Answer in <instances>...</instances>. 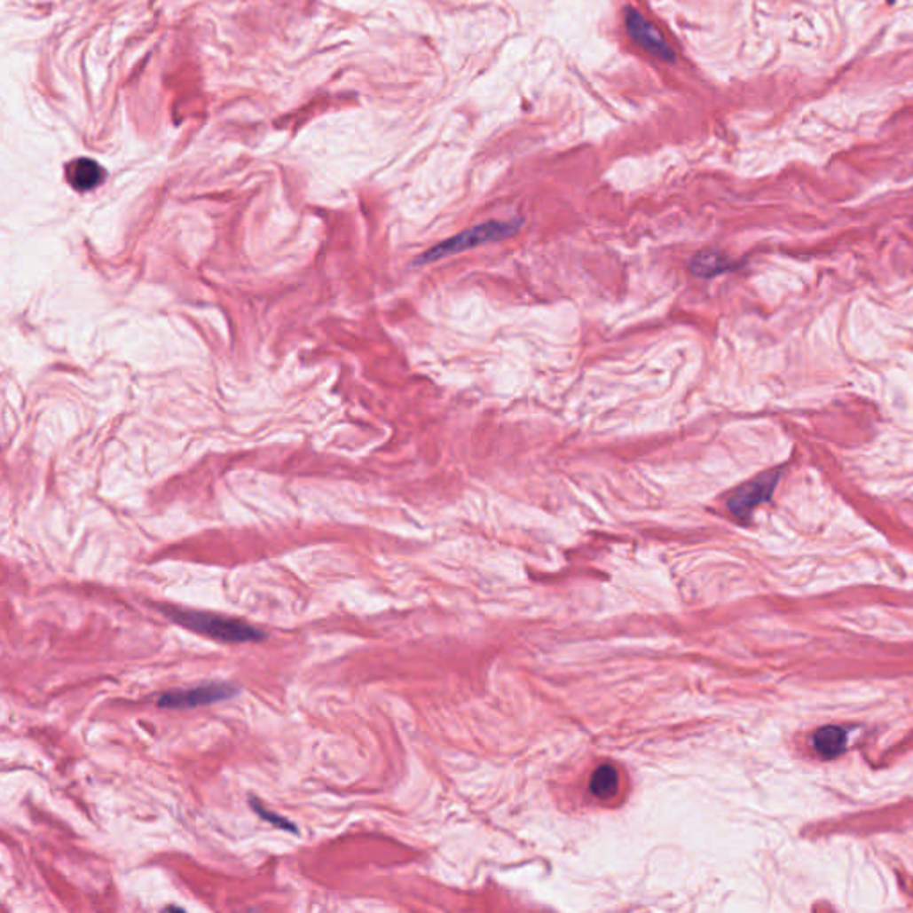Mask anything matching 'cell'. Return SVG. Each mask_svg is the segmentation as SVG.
<instances>
[{
    "label": "cell",
    "mask_w": 913,
    "mask_h": 913,
    "mask_svg": "<svg viewBox=\"0 0 913 913\" xmlns=\"http://www.w3.org/2000/svg\"><path fill=\"white\" fill-rule=\"evenodd\" d=\"M159 610L171 619L173 623L185 626L188 630L199 632L209 639L238 644V642H259L266 639L268 635L261 632L259 628L252 626L247 621L220 616V614H209V612H199L190 609H177L169 605H159Z\"/></svg>",
    "instance_id": "6da1fadb"
},
{
    "label": "cell",
    "mask_w": 913,
    "mask_h": 913,
    "mask_svg": "<svg viewBox=\"0 0 913 913\" xmlns=\"http://www.w3.org/2000/svg\"><path fill=\"white\" fill-rule=\"evenodd\" d=\"M521 225H523L521 218L508 220V222L492 220V222H485L480 225H473L469 229L452 236L450 240H445V241L434 245L432 248H429L423 256H420L416 259V264H429V263H434V261H439L445 257L457 256V254L466 252L475 247L501 241L505 238L514 236Z\"/></svg>",
    "instance_id": "7a4b0ae2"
},
{
    "label": "cell",
    "mask_w": 913,
    "mask_h": 913,
    "mask_svg": "<svg viewBox=\"0 0 913 913\" xmlns=\"http://www.w3.org/2000/svg\"><path fill=\"white\" fill-rule=\"evenodd\" d=\"M240 694V689L231 683H204L192 689H175L161 694L157 697V704L161 708L182 710V708H197L220 701L232 699Z\"/></svg>",
    "instance_id": "3957f363"
},
{
    "label": "cell",
    "mask_w": 913,
    "mask_h": 913,
    "mask_svg": "<svg viewBox=\"0 0 913 913\" xmlns=\"http://www.w3.org/2000/svg\"><path fill=\"white\" fill-rule=\"evenodd\" d=\"M780 475H782V468L767 471V473L753 478L752 482L741 485L732 496H729L728 508L732 510V514L737 516L739 519H748L760 503L769 501L773 498V492L778 485Z\"/></svg>",
    "instance_id": "277c9868"
},
{
    "label": "cell",
    "mask_w": 913,
    "mask_h": 913,
    "mask_svg": "<svg viewBox=\"0 0 913 913\" xmlns=\"http://www.w3.org/2000/svg\"><path fill=\"white\" fill-rule=\"evenodd\" d=\"M625 26L632 40L637 42V45L642 47L646 52L664 61H674V51L667 45L660 31L651 22H648L639 12L626 8Z\"/></svg>",
    "instance_id": "5b68a950"
},
{
    "label": "cell",
    "mask_w": 913,
    "mask_h": 913,
    "mask_svg": "<svg viewBox=\"0 0 913 913\" xmlns=\"http://www.w3.org/2000/svg\"><path fill=\"white\" fill-rule=\"evenodd\" d=\"M104 168L91 159H75L67 166V178L77 192H91L104 180Z\"/></svg>",
    "instance_id": "8992f818"
},
{
    "label": "cell",
    "mask_w": 913,
    "mask_h": 913,
    "mask_svg": "<svg viewBox=\"0 0 913 913\" xmlns=\"http://www.w3.org/2000/svg\"><path fill=\"white\" fill-rule=\"evenodd\" d=\"M732 268H734V263L729 261L722 252H719L715 248L699 250L690 259V272L696 277H701V279H712L715 275L726 273L728 270H732Z\"/></svg>",
    "instance_id": "52a82bcc"
},
{
    "label": "cell",
    "mask_w": 913,
    "mask_h": 913,
    "mask_svg": "<svg viewBox=\"0 0 913 913\" xmlns=\"http://www.w3.org/2000/svg\"><path fill=\"white\" fill-rule=\"evenodd\" d=\"M814 746L824 759H835L846 750V732L838 726L821 728L814 737Z\"/></svg>",
    "instance_id": "ba28073f"
},
{
    "label": "cell",
    "mask_w": 913,
    "mask_h": 913,
    "mask_svg": "<svg viewBox=\"0 0 913 913\" xmlns=\"http://www.w3.org/2000/svg\"><path fill=\"white\" fill-rule=\"evenodd\" d=\"M619 776L616 767L603 764L591 776V792L600 799H610L618 792Z\"/></svg>",
    "instance_id": "9c48e42d"
},
{
    "label": "cell",
    "mask_w": 913,
    "mask_h": 913,
    "mask_svg": "<svg viewBox=\"0 0 913 913\" xmlns=\"http://www.w3.org/2000/svg\"><path fill=\"white\" fill-rule=\"evenodd\" d=\"M250 807L254 808V812H256L263 821H266V822H270V824H273V826H277V828H280V830H286V831H291V833H298L296 826H295L291 821H287L286 817L277 815L275 812L266 810L259 801L252 799V801H250Z\"/></svg>",
    "instance_id": "30bf717a"
}]
</instances>
